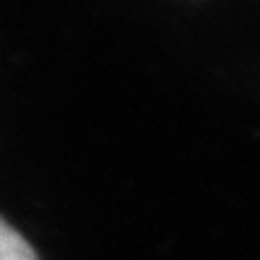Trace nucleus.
Wrapping results in <instances>:
<instances>
[{
    "label": "nucleus",
    "instance_id": "nucleus-1",
    "mask_svg": "<svg viewBox=\"0 0 260 260\" xmlns=\"http://www.w3.org/2000/svg\"><path fill=\"white\" fill-rule=\"evenodd\" d=\"M0 260H37V253L24 241V236L15 232L0 217Z\"/></svg>",
    "mask_w": 260,
    "mask_h": 260
}]
</instances>
